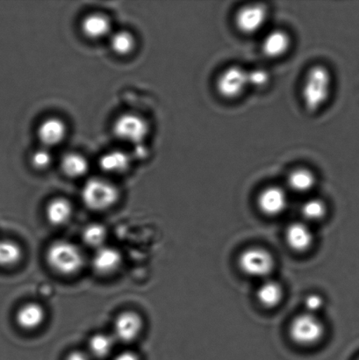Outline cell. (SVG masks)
Returning a JSON list of instances; mask_svg holds the SVG:
<instances>
[{
  "label": "cell",
  "instance_id": "6da1fadb",
  "mask_svg": "<svg viewBox=\"0 0 359 360\" xmlns=\"http://www.w3.org/2000/svg\"><path fill=\"white\" fill-rule=\"evenodd\" d=\"M332 75L323 65H315L306 75L302 100L308 112H315L328 103L332 93Z\"/></svg>",
  "mask_w": 359,
  "mask_h": 360
},
{
  "label": "cell",
  "instance_id": "7a4b0ae2",
  "mask_svg": "<svg viewBox=\"0 0 359 360\" xmlns=\"http://www.w3.org/2000/svg\"><path fill=\"white\" fill-rule=\"evenodd\" d=\"M46 261L55 273L63 276H70L83 269L84 256L79 246L60 240L48 247L46 252Z\"/></svg>",
  "mask_w": 359,
  "mask_h": 360
},
{
  "label": "cell",
  "instance_id": "3957f363",
  "mask_svg": "<svg viewBox=\"0 0 359 360\" xmlns=\"http://www.w3.org/2000/svg\"><path fill=\"white\" fill-rule=\"evenodd\" d=\"M119 196L117 187L104 179L88 180L82 190L84 204L93 211L108 210L117 202Z\"/></svg>",
  "mask_w": 359,
  "mask_h": 360
},
{
  "label": "cell",
  "instance_id": "277c9868",
  "mask_svg": "<svg viewBox=\"0 0 359 360\" xmlns=\"http://www.w3.org/2000/svg\"><path fill=\"white\" fill-rule=\"evenodd\" d=\"M290 337L295 343L309 347L318 344L325 335V326L315 315L304 313L295 317L290 326Z\"/></svg>",
  "mask_w": 359,
  "mask_h": 360
},
{
  "label": "cell",
  "instance_id": "5b68a950",
  "mask_svg": "<svg viewBox=\"0 0 359 360\" xmlns=\"http://www.w3.org/2000/svg\"><path fill=\"white\" fill-rule=\"evenodd\" d=\"M216 90L226 100H235L244 94L249 86L248 72L237 65L228 67L216 80Z\"/></svg>",
  "mask_w": 359,
  "mask_h": 360
},
{
  "label": "cell",
  "instance_id": "8992f818",
  "mask_svg": "<svg viewBox=\"0 0 359 360\" xmlns=\"http://www.w3.org/2000/svg\"><path fill=\"white\" fill-rule=\"evenodd\" d=\"M239 267L246 275L255 278H266L272 273L274 259L269 252L263 248L245 250L239 257Z\"/></svg>",
  "mask_w": 359,
  "mask_h": 360
},
{
  "label": "cell",
  "instance_id": "52a82bcc",
  "mask_svg": "<svg viewBox=\"0 0 359 360\" xmlns=\"http://www.w3.org/2000/svg\"><path fill=\"white\" fill-rule=\"evenodd\" d=\"M115 135L124 142L142 143L149 134V125L145 119L135 114L119 116L114 123Z\"/></svg>",
  "mask_w": 359,
  "mask_h": 360
},
{
  "label": "cell",
  "instance_id": "ba28073f",
  "mask_svg": "<svg viewBox=\"0 0 359 360\" xmlns=\"http://www.w3.org/2000/svg\"><path fill=\"white\" fill-rule=\"evenodd\" d=\"M268 18V11L261 4L246 5L237 11L235 24L237 30L244 34L258 33L265 26Z\"/></svg>",
  "mask_w": 359,
  "mask_h": 360
},
{
  "label": "cell",
  "instance_id": "9c48e42d",
  "mask_svg": "<svg viewBox=\"0 0 359 360\" xmlns=\"http://www.w3.org/2000/svg\"><path fill=\"white\" fill-rule=\"evenodd\" d=\"M143 327V319L138 314L133 311L119 314L115 321V340L124 344L131 343L140 336Z\"/></svg>",
  "mask_w": 359,
  "mask_h": 360
},
{
  "label": "cell",
  "instance_id": "30bf717a",
  "mask_svg": "<svg viewBox=\"0 0 359 360\" xmlns=\"http://www.w3.org/2000/svg\"><path fill=\"white\" fill-rule=\"evenodd\" d=\"M288 198L285 190L280 186H268L259 193L258 205L262 213L269 217L282 214L287 207Z\"/></svg>",
  "mask_w": 359,
  "mask_h": 360
},
{
  "label": "cell",
  "instance_id": "8fae6325",
  "mask_svg": "<svg viewBox=\"0 0 359 360\" xmlns=\"http://www.w3.org/2000/svg\"><path fill=\"white\" fill-rule=\"evenodd\" d=\"M122 262V257L119 250L112 247L103 246L96 250L91 264L98 274L107 276L118 271Z\"/></svg>",
  "mask_w": 359,
  "mask_h": 360
},
{
  "label": "cell",
  "instance_id": "7c38bea8",
  "mask_svg": "<svg viewBox=\"0 0 359 360\" xmlns=\"http://www.w3.org/2000/svg\"><path fill=\"white\" fill-rule=\"evenodd\" d=\"M286 238L290 248L297 252H306L314 242V235L311 227L303 221L294 222L288 226Z\"/></svg>",
  "mask_w": 359,
  "mask_h": 360
},
{
  "label": "cell",
  "instance_id": "4fadbf2b",
  "mask_svg": "<svg viewBox=\"0 0 359 360\" xmlns=\"http://www.w3.org/2000/svg\"><path fill=\"white\" fill-rule=\"evenodd\" d=\"M292 41L286 31L276 30L270 32L263 39L262 51L267 58H280L289 51Z\"/></svg>",
  "mask_w": 359,
  "mask_h": 360
},
{
  "label": "cell",
  "instance_id": "5bb4252c",
  "mask_svg": "<svg viewBox=\"0 0 359 360\" xmlns=\"http://www.w3.org/2000/svg\"><path fill=\"white\" fill-rule=\"evenodd\" d=\"M37 135L41 143L47 147L58 146L66 136L65 122L58 118L45 120L39 126Z\"/></svg>",
  "mask_w": 359,
  "mask_h": 360
},
{
  "label": "cell",
  "instance_id": "9a60e30c",
  "mask_svg": "<svg viewBox=\"0 0 359 360\" xmlns=\"http://www.w3.org/2000/svg\"><path fill=\"white\" fill-rule=\"evenodd\" d=\"M46 317L45 310L37 303H27L20 307L16 312L17 326L25 330H34L44 323Z\"/></svg>",
  "mask_w": 359,
  "mask_h": 360
},
{
  "label": "cell",
  "instance_id": "2e32d148",
  "mask_svg": "<svg viewBox=\"0 0 359 360\" xmlns=\"http://www.w3.org/2000/svg\"><path fill=\"white\" fill-rule=\"evenodd\" d=\"M81 30L86 37L98 40L110 33L111 21L104 14L93 13L84 18Z\"/></svg>",
  "mask_w": 359,
  "mask_h": 360
},
{
  "label": "cell",
  "instance_id": "e0dca14e",
  "mask_svg": "<svg viewBox=\"0 0 359 360\" xmlns=\"http://www.w3.org/2000/svg\"><path fill=\"white\" fill-rule=\"evenodd\" d=\"M72 206L65 198H56L52 200L46 207V217L53 226H63L72 218Z\"/></svg>",
  "mask_w": 359,
  "mask_h": 360
},
{
  "label": "cell",
  "instance_id": "ac0fdd59",
  "mask_svg": "<svg viewBox=\"0 0 359 360\" xmlns=\"http://www.w3.org/2000/svg\"><path fill=\"white\" fill-rule=\"evenodd\" d=\"M131 165L129 155L122 150L110 151L103 155L100 160V167L104 172L110 174H122L128 171Z\"/></svg>",
  "mask_w": 359,
  "mask_h": 360
},
{
  "label": "cell",
  "instance_id": "d6986e66",
  "mask_svg": "<svg viewBox=\"0 0 359 360\" xmlns=\"http://www.w3.org/2000/svg\"><path fill=\"white\" fill-rule=\"evenodd\" d=\"M288 186L290 188L299 193L311 192L316 184V177L314 172L308 168H297L290 172L287 178Z\"/></svg>",
  "mask_w": 359,
  "mask_h": 360
},
{
  "label": "cell",
  "instance_id": "ffe728a7",
  "mask_svg": "<svg viewBox=\"0 0 359 360\" xmlns=\"http://www.w3.org/2000/svg\"><path fill=\"white\" fill-rule=\"evenodd\" d=\"M256 297L266 308H274L280 304L283 297V289L280 283L274 281H266L256 291Z\"/></svg>",
  "mask_w": 359,
  "mask_h": 360
},
{
  "label": "cell",
  "instance_id": "44dd1931",
  "mask_svg": "<svg viewBox=\"0 0 359 360\" xmlns=\"http://www.w3.org/2000/svg\"><path fill=\"white\" fill-rule=\"evenodd\" d=\"M61 169L70 178H80L89 170L88 161L80 154H66L61 160Z\"/></svg>",
  "mask_w": 359,
  "mask_h": 360
},
{
  "label": "cell",
  "instance_id": "7402d4cb",
  "mask_svg": "<svg viewBox=\"0 0 359 360\" xmlns=\"http://www.w3.org/2000/svg\"><path fill=\"white\" fill-rule=\"evenodd\" d=\"M22 257V250L15 242L0 239V267L16 266Z\"/></svg>",
  "mask_w": 359,
  "mask_h": 360
},
{
  "label": "cell",
  "instance_id": "603a6c76",
  "mask_svg": "<svg viewBox=\"0 0 359 360\" xmlns=\"http://www.w3.org/2000/svg\"><path fill=\"white\" fill-rule=\"evenodd\" d=\"M115 338L107 334H96L91 338L89 350L97 359H105L111 354L115 347Z\"/></svg>",
  "mask_w": 359,
  "mask_h": 360
},
{
  "label": "cell",
  "instance_id": "cb8c5ba5",
  "mask_svg": "<svg viewBox=\"0 0 359 360\" xmlns=\"http://www.w3.org/2000/svg\"><path fill=\"white\" fill-rule=\"evenodd\" d=\"M82 236L86 245L98 250L105 246L107 232L103 225L91 224L84 228Z\"/></svg>",
  "mask_w": 359,
  "mask_h": 360
},
{
  "label": "cell",
  "instance_id": "d4e9b609",
  "mask_svg": "<svg viewBox=\"0 0 359 360\" xmlns=\"http://www.w3.org/2000/svg\"><path fill=\"white\" fill-rule=\"evenodd\" d=\"M110 45L112 51L119 56L130 54L135 49V37L128 31H119L112 35Z\"/></svg>",
  "mask_w": 359,
  "mask_h": 360
},
{
  "label": "cell",
  "instance_id": "484cf974",
  "mask_svg": "<svg viewBox=\"0 0 359 360\" xmlns=\"http://www.w3.org/2000/svg\"><path fill=\"white\" fill-rule=\"evenodd\" d=\"M301 213L302 217L308 221H318L322 220L327 213V207L325 201L320 199H311L302 205Z\"/></svg>",
  "mask_w": 359,
  "mask_h": 360
},
{
  "label": "cell",
  "instance_id": "4316f807",
  "mask_svg": "<svg viewBox=\"0 0 359 360\" xmlns=\"http://www.w3.org/2000/svg\"><path fill=\"white\" fill-rule=\"evenodd\" d=\"M52 161L51 153L45 148L34 151L31 157V165L37 170H46L51 167Z\"/></svg>",
  "mask_w": 359,
  "mask_h": 360
},
{
  "label": "cell",
  "instance_id": "83f0119b",
  "mask_svg": "<svg viewBox=\"0 0 359 360\" xmlns=\"http://www.w3.org/2000/svg\"><path fill=\"white\" fill-rule=\"evenodd\" d=\"M269 81L270 75L266 70L259 68L248 72L249 86L256 88V89H263L269 84Z\"/></svg>",
  "mask_w": 359,
  "mask_h": 360
},
{
  "label": "cell",
  "instance_id": "f1b7e54d",
  "mask_svg": "<svg viewBox=\"0 0 359 360\" xmlns=\"http://www.w3.org/2000/svg\"><path fill=\"white\" fill-rule=\"evenodd\" d=\"M323 305H325V302H323L322 296L319 295L312 294L305 298V309H307V313L312 314V315H315L316 312L320 311Z\"/></svg>",
  "mask_w": 359,
  "mask_h": 360
},
{
  "label": "cell",
  "instance_id": "f546056e",
  "mask_svg": "<svg viewBox=\"0 0 359 360\" xmlns=\"http://www.w3.org/2000/svg\"><path fill=\"white\" fill-rule=\"evenodd\" d=\"M114 360H140L138 356L132 352H123L116 356Z\"/></svg>",
  "mask_w": 359,
  "mask_h": 360
},
{
  "label": "cell",
  "instance_id": "4dcf8cb0",
  "mask_svg": "<svg viewBox=\"0 0 359 360\" xmlns=\"http://www.w3.org/2000/svg\"><path fill=\"white\" fill-rule=\"evenodd\" d=\"M65 360H90L89 357L84 354V352L76 351L72 352V354H70L67 356Z\"/></svg>",
  "mask_w": 359,
  "mask_h": 360
},
{
  "label": "cell",
  "instance_id": "1f68e13d",
  "mask_svg": "<svg viewBox=\"0 0 359 360\" xmlns=\"http://www.w3.org/2000/svg\"><path fill=\"white\" fill-rule=\"evenodd\" d=\"M358 360H359V359Z\"/></svg>",
  "mask_w": 359,
  "mask_h": 360
}]
</instances>
